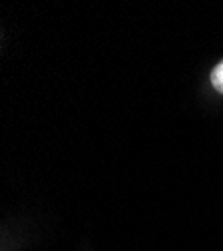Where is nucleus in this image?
<instances>
[{
	"label": "nucleus",
	"mask_w": 223,
	"mask_h": 251,
	"mask_svg": "<svg viewBox=\"0 0 223 251\" xmlns=\"http://www.w3.org/2000/svg\"><path fill=\"white\" fill-rule=\"evenodd\" d=\"M211 85L215 87V91H219L223 95V60L211 71Z\"/></svg>",
	"instance_id": "f257e3e1"
}]
</instances>
